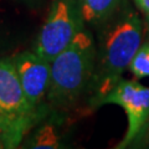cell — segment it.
<instances>
[{
  "label": "cell",
  "mask_w": 149,
  "mask_h": 149,
  "mask_svg": "<svg viewBox=\"0 0 149 149\" xmlns=\"http://www.w3.org/2000/svg\"><path fill=\"white\" fill-rule=\"evenodd\" d=\"M101 27L95 71L90 85L95 106L122 80L123 72L129 68L141 47L144 31L141 16L127 1Z\"/></svg>",
  "instance_id": "1"
},
{
  "label": "cell",
  "mask_w": 149,
  "mask_h": 149,
  "mask_svg": "<svg viewBox=\"0 0 149 149\" xmlns=\"http://www.w3.org/2000/svg\"><path fill=\"white\" fill-rule=\"evenodd\" d=\"M96 62V45L85 27L51 61L47 101L57 109H70L90 88Z\"/></svg>",
  "instance_id": "2"
},
{
  "label": "cell",
  "mask_w": 149,
  "mask_h": 149,
  "mask_svg": "<svg viewBox=\"0 0 149 149\" xmlns=\"http://www.w3.org/2000/svg\"><path fill=\"white\" fill-rule=\"evenodd\" d=\"M41 117L27 101L13 60H0V142L16 147Z\"/></svg>",
  "instance_id": "3"
},
{
  "label": "cell",
  "mask_w": 149,
  "mask_h": 149,
  "mask_svg": "<svg viewBox=\"0 0 149 149\" xmlns=\"http://www.w3.org/2000/svg\"><path fill=\"white\" fill-rule=\"evenodd\" d=\"M83 24L78 0H54L37 37L35 52L51 62L71 44Z\"/></svg>",
  "instance_id": "4"
},
{
  "label": "cell",
  "mask_w": 149,
  "mask_h": 149,
  "mask_svg": "<svg viewBox=\"0 0 149 149\" xmlns=\"http://www.w3.org/2000/svg\"><path fill=\"white\" fill-rule=\"evenodd\" d=\"M108 103L118 104L127 114L128 128L117 148H128L149 120V87L122 78L98 102V104Z\"/></svg>",
  "instance_id": "5"
},
{
  "label": "cell",
  "mask_w": 149,
  "mask_h": 149,
  "mask_svg": "<svg viewBox=\"0 0 149 149\" xmlns=\"http://www.w3.org/2000/svg\"><path fill=\"white\" fill-rule=\"evenodd\" d=\"M13 61L27 101L42 118L47 109L44 103L47 98L51 62L37 55L35 51L22 52L14 57Z\"/></svg>",
  "instance_id": "6"
},
{
  "label": "cell",
  "mask_w": 149,
  "mask_h": 149,
  "mask_svg": "<svg viewBox=\"0 0 149 149\" xmlns=\"http://www.w3.org/2000/svg\"><path fill=\"white\" fill-rule=\"evenodd\" d=\"M127 0H78L83 22L102 26L117 13Z\"/></svg>",
  "instance_id": "7"
},
{
  "label": "cell",
  "mask_w": 149,
  "mask_h": 149,
  "mask_svg": "<svg viewBox=\"0 0 149 149\" xmlns=\"http://www.w3.org/2000/svg\"><path fill=\"white\" fill-rule=\"evenodd\" d=\"M30 148H46L54 149L60 147V134L56 129V124L46 123L36 130L29 142Z\"/></svg>",
  "instance_id": "8"
},
{
  "label": "cell",
  "mask_w": 149,
  "mask_h": 149,
  "mask_svg": "<svg viewBox=\"0 0 149 149\" xmlns=\"http://www.w3.org/2000/svg\"><path fill=\"white\" fill-rule=\"evenodd\" d=\"M129 70L136 78L149 77V41L141 45L129 65Z\"/></svg>",
  "instance_id": "9"
},
{
  "label": "cell",
  "mask_w": 149,
  "mask_h": 149,
  "mask_svg": "<svg viewBox=\"0 0 149 149\" xmlns=\"http://www.w3.org/2000/svg\"><path fill=\"white\" fill-rule=\"evenodd\" d=\"M134 3L146 19H149V0H134Z\"/></svg>",
  "instance_id": "10"
},
{
  "label": "cell",
  "mask_w": 149,
  "mask_h": 149,
  "mask_svg": "<svg viewBox=\"0 0 149 149\" xmlns=\"http://www.w3.org/2000/svg\"><path fill=\"white\" fill-rule=\"evenodd\" d=\"M129 147L132 148H149V134L146 137L138 138L136 141H133L129 144Z\"/></svg>",
  "instance_id": "11"
},
{
  "label": "cell",
  "mask_w": 149,
  "mask_h": 149,
  "mask_svg": "<svg viewBox=\"0 0 149 149\" xmlns=\"http://www.w3.org/2000/svg\"><path fill=\"white\" fill-rule=\"evenodd\" d=\"M148 134H149V120H148V123H147L146 125H144V128L142 129V132L138 134L136 139H138V138H142V137H146V136H148ZM136 139H134V141H136Z\"/></svg>",
  "instance_id": "12"
},
{
  "label": "cell",
  "mask_w": 149,
  "mask_h": 149,
  "mask_svg": "<svg viewBox=\"0 0 149 149\" xmlns=\"http://www.w3.org/2000/svg\"><path fill=\"white\" fill-rule=\"evenodd\" d=\"M146 34L148 36V39H149V19H146Z\"/></svg>",
  "instance_id": "13"
}]
</instances>
